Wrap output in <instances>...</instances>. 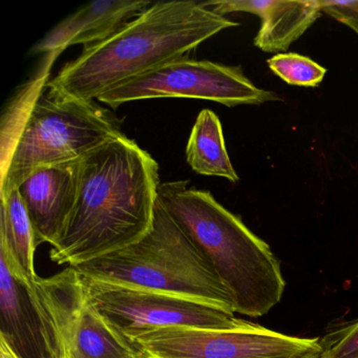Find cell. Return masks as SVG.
Masks as SVG:
<instances>
[{"label":"cell","mask_w":358,"mask_h":358,"mask_svg":"<svg viewBox=\"0 0 358 358\" xmlns=\"http://www.w3.org/2000/svg\"><path fill=\"white\" fill-rule=\"evenodd\" d=\"M79 161L33 171L17 189L30 217L37 246H52L64 234L78 196Z\"/></svg>","instance_id":"cell-11"},{"label":"cell","mask_w":358,"mask_h":358,"mask_svg":"<svg viewBox=\"0 0 358 358\" xmlns=\"http://www.w3.org/2000/svg\"><path fill=\"white\" fill-rule=\"evenodd\" d=\"M240 24L194 0L152 3L106 41L83 48L45 87L58 97L93 102L120 83L184 57Z\"/></svg>","instance_id":"cell-2"},{"label":"cell","mask_w":358,"mask_h":358,"mask_svg":"<svg viewBox=\"0 0 358 358\" xmlns=\"http://www.w3.org/2000/svg\"><path fill=\"white\" fill-rule=\"evenodd\" d=\"M73 268L93 280L177 295L236 313L213 266L159 202L143 238Z\"/></svg>","instance_id":"cell-5"},{"label":"cell","mask_w":358,"mask_h":358,"mask_svg":"<svg viewBox=\"0 0 358 358\" xmlns=\"http://www.w3.org/2000/svg\"><path fill=\"white\" fill-rule=\"evenodd\" d=\"M267 62L270 70L290 85L318 87L327 73L326 69L299 54H278Z\"/></svg>","instance_id":"cell-16"},{"label":"cell","mask_w":358,"mask_h":358,"mask_svg":"<svg viewBox=\"0 0 358 358\" xmlns=\"http://www.w3.org/2000/svg\"><path fill=\"white\" fill-rule=\"evenodd\" d=\"M320 341V358H358V318L330 331Z\"/></svg>","instance_id":"cell-17"},{"label":"cell","mask_w":358,"mask_h":358,"mask_svg":"<svg viewBox=\"0 0 358 358\" xmlns=\"http://www.w3.org/2000/svg\"><path fill=\"white\" fill-rule=\"evenodd\" d=\"M80 278L94 307L129 338L163 328L227 330L240 328L248 322L236 317L234 312L202 301Z\"/></svg>","instance_id":"cell-7"},{"label":"cell","mask_w":358,"mask_h":358,"mask_svg":"<svg viewBox=\"0 0 358 358\" xmlns=\"http://www.w3.org/2000/svg\"><path fill=\"white\" fill-rule=\"evenodd\" d=\"M155 98H194L229 108L280 100L273 92L255 87L241 66L184 56L120 83L98 101L115 110L127 102Z\"/></svg>","instance_id":"cell-6"},{"label":"cell","mask_w":358,"mask_h":358,"mask_svg":"<svg viewBox=\"0 0 358 358\" xmlns=\"http://www.w3.org/2000/svg\"><path fill=\"white\" fill-rule=\"evenodd\" d=\"M148 358H320V338L290 336L247 322L227 330L163 328L131 337Z\"/></svg>","instance_id":"cell-8"},{"label":"cell","mask_w":358,"mask_h":358,"mask_svg":"<svg viewBox=\"0 0 358 358\" xmlns=\"http://www.w3.org/2000/svg\"><path fill=\"white\" fill-rule=\"evenodd\" d=\"M37 284L55 316L68 358H148L94 307L74 268L38 276Z\"/></svg>","instance_id":"cell-9"},{"label":"cell","mask_w":358,"mask_h":358,"mask_svg":"<svg viewBox=\"0 0 358 358\" xmlns=\"http://www.w3.org/2000/svg\"><path fill=\"white\" fill-rule=\"evenodd\" d=\"M0 341L18 358H68L55 316L37 280L33 284L20 280L3 259Z\"/></svg>","instance_id":"cell-10"},{"label":"cell","mask_w":358,"mask_h":358,"mask_svg":"<svg viewBox=\"0 0 358 358\" xmlns=\"http://www.w3.org/2000/svg\"><path fill=\"white\" fill-rule=\"evenodd\" d=\"M0 259L14 275L33 284L38 275L34 265L37 245L30 217L17 188L0 194Z\"/></svg>","instance_id":"cell-14"},{"label":"cell","mask_w":358,"mask_h":358,"mask_svg":"<svg viewBox=\"0 0 358 358\" xmlns=\"http://www.w3.org/2000/svg\"><path fill=\"white\" fill-rule=\"evenodd\" d=\"M217 15L246 12L259 16L255 45L266 53L287 51L320 17L318 0H221L204 3Z\"/></svg>","instance_id":"cell-12"},{"label":"cell","mask_w":358,"mask_h":358,"mask_svg":"<svg viewBox=\"0 0 358 358\" xmlns=\"http://www.w3.org/2000/svg\"><path fill=\"white\" fill-rule=\"evenodd\" d=\"M188 181L164 182L158 202L198 247L231 297L236 313L259 317L284 294L280 262L269 245L206 190Z\"/></svg>","instance_id":"cell-3"},{"label":"cell","mask_w":358,"mask_h":358,"mask_svg":"<svg viewBox=\"0 0 358 358\" xmlns=\"http://www.w3.org/2000/svg\"><path fill=\"white\" fill-rule=\"evenodd\" d=\"M152 3L144 0L91 1L54 27L33 47L31 53L59 55L72 45L87 48L97 45L112 36L131 18L140 15Z\"/></svg>","instance_id":"cell-13"},{"label":"cell","mask_w":358,"mask_h":358,"mask_svg":"<svg viewBox=\"0 0 358 358\" xmlns=\"http://www.w3.org/2000/svg\"><path fill=\"white\" fill-rule=\"evenodd\" d=\"M0 358H18L3 341H0Z\"/></svg>","instance_id":"cell-19"},{"label":"cell","mask_w":358,"mask_h":358,"mask_svg":"<svg viewBox=\"0 0 358 358\" xmlns=\"http://www.w3.org/2000/svg\"><path fill=\"white\" fill-rule=\"evenodd\" d=\"M43 71L27 87L3 133L0 194L17 188L39 167L74 162L120 135V123L95 101L58 97Z\"/></svg>","instance_id":"cell-4"},{"label":"cell","mask_w":358,"mask_h":358,"mask_svg":"<svg viewBox=\"0 0 358 358\" xmlns=\"http://www.w3.org/2000/svg\"><path fill=\"white\" fill-rule=\"evenodd\" d=\"M186 161L199 175L238 181L226 150L221 121L210 110H203L196 118L186 148Z\"/></svg>","instance_id":"cell-15"},{"label":"cell","mask_w":358,"mask_h":358,"mask_svg":"<svg viewBox=\"0 0 358 358\" xmlns=\"http://www.w3.org/2000/svg\"><path fill=\"white\" fill-rule=\"evenodd\" d=\"M320 7L327 15L350 27L358 34V0L356 1L320 0Z\"/></svg>","instance_id":"cell-18"},{"label":"cell","mask_w":358,"mask_h":358,"mask_svg":"<svg viewBox=\"0 0 358 358\" xmlns=\"http://www.w3.org/2000/svg\"><path fill=\"white\" fill-rule=\"evenodd\" d=\"M159 165L120 134L79 160L78 196L52 261L81 265L125 248L152 227Z\"/></svg>","instance_id":"cell-1"}]
</instances>
